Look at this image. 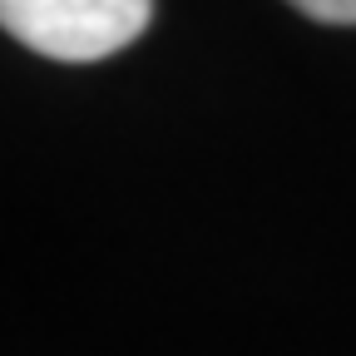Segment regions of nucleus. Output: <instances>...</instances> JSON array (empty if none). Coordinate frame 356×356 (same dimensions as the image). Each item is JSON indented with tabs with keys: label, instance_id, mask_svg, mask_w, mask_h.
<instances>
[{
	"label": "nucleus",
	"instance_id": "1",
	"mask_svg": "<svg viewBox=\"0 0 356 356\" xmlns=\"http://www.w3.org/2000/svg\"><path fill=\"white\" fill-rule=\"evenodd\" d=\"M154 0H0V25L60 65H95L149 30Z\"/></svg>",
	"mask_w": 356,
	"mask_h": 356
},
{
	"label": "nucleus",
	"instance_id": "2",
	"mask_svg": "<svg viewBox=\"0 0 356 356\" xmlns=\"http://www.w3.org/2000/svg\"><path fill=\"white\" fill-rule=\"evenodd\" d=\"M287 6L322 25H356V0H287Z\"/></svg>",
	"mask_w": 356,
	"mask_h": 356
}]
</instances>
